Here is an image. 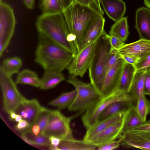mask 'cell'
<instances>
[{
  "mask_svg": "<svg viewBox=\"0 0 150 150\" xmlns=\"http://www.w3.org/2000/svg\"><path fill=\"white\" fill-rule=\"evenodd\" d=\"M51 110L42 107L40 112L34 124L40 127L41 132L47 126Z\"/></svg>",
  "mask_w": 150,
  "mask_h": 150,
  "instance_id": "cell-33",
  "label": "cell"
},
{
  "mask_svg": "<svg viewBox=\"0 0 150 150\" xmlns=\"http://www.w3.org/2000/svg\"><path fill=\"white\" fill-rule=\"evenodd\" d=\"M137 70L134 65L125 62L115 91L129 93Z\"/></svg>",
  "mask_w": 150,
  "mask_h": 150,
  "instance_id": "cell-20",
  "label": "cell"
},
{
  "mask_svg": "<svg viewBox=\"0 0 150 150\" xmlns=\"http://www.w3.org/2000/svg\"><path fill=\"white\" fill-rule=\"evenodd\" d=\"M15 83L16 84L28 85L38 88L40 85L41 79L35 72L25 69L17 74Z\"/></svg>",
  "mask_w": 150,
  "mask_h": 150,
  "instance_id": "cell-24",
  "label": "cell"
},
{
  "mask_svg": "<svg viewBox=\"0 0 150 150\" xmlns=\"http://www.w3.org/2000/svg\"><path fill=\"white\" fill-rule=\"evenodd\" d=\"M23 65L21 59L17 57L8 58L4 59L0 67V68L8 74L12 76L18 74Z\"/></svg>",
  "mask_w": 150,
  "mask_h": 150,
  "instance_id": "cell-28",
  "label": "cell"
},
{
  "mask_svg": "<svg viewBox=\"0 0 150 150\" xmlns=\"http://www.w3.org/2000/svg\"><path fill=\"white\" fill-rule=\"evenodd\" d=\"M40 7L42 14L62 12V9L58 0H40Z\"/></svg>",
  "mask_w": 150,
  "mask_h": 150,
  "instance_id": "cell-31",
  "label": "cell"
},
{
  "mask_svg": "<svg viewBox=\"0 0 150 150\" xmlns=\"http://www.w3.org/2000/svg\"><path fill=\"white\" fill-rule=\"evenodd\" d=\"M125 62L122 58H120L106 73L101 92L102 97L107 96L115 91Z\"/></svg>",
  "mask_w": 150,
  "mask_h": 150,
  "instance_id": "cell-12",
  "label": "cell"
},
{
  "mask_svg": "<svg viewBox=\"0 0 150 150\" xmlns=\"http://www.w3.org/2000/svg\"><path fill=\"white\" fill-rule=\"evenodd\" d=\"M127 17H123L115 22L111 27L109 34L125 42L129 34Z\"/></svg>",
  "mask_w": 150,
  "mask_h": 150,
  "instance_id": "cell-26",
  "label": "cell"
},
{
  "mask_svg": "<svg viewBox=\"0 0 150 150\" xmlns=\"http://www.w3.org/2000/svg\"><path fill=\"white\" fill-rule=\"evenodd\" d=\"M121 145V140L111 141L103 145L97 147L98 150H112L118 148Z\"/></svg>",
  "mask_w": 150,
  "mask_h": 150,
  "instance_id": "cell-38",
  "label": "cell"
},
{
  "mask_svg": "<svg viewBox=\"0 0 150 150\" xmlns=\"http://www.w3.org/2000/svg\"><path fill=\"white\" fill-rule=\"evenodd\" d=\"M38 32L42 33L72 53L74 57L78 51L73 42L67 40L70 33L62 12L42 14L36 23Z\"/></svg>",
  "mask_w": 150,
  "mask_h": 150,
  "instance_id": "cell-2",
  "label": "cell"
},
{
  "mask_svg": "<svg viewBox=\"0 0 150 150\" xmlns=\"http://www.w3.org/2000/svg\"><path fill=\"white\" fill-rule=\"evenodd\" d=\"M49 149L52 150H58L57 146L51 145L49 147Z\"/></svg>",
  "mask_w": 150,
  "mask_h": 150,
  "instance_id": "cell-49",
  "label": "cell"
},
{
  "mask_svg": "<svg viewBox=\"0 0 150 150\" xmlns=\"http://www.w3.org/2000/svg\"><path fill=\"white\" fill-rule=\"evenodd\" d=\"M51 145L54 146L58 147L61 139L57 137L52 136L49 137Z\"/></svg>",
  "mask_w": 150,
  "mask_h": 150,
  "instance_id": "cell-44",
  "label": "cell"
},
{
  "mask_svg": "<svg viewBox=\"0 0 150 150\" xmlns=\"http://www.w3.org/2000/svg\"><path fill=\"white\" fill-rule=\"evenodd\" d=\"M146 71L137 70L134 76L129 93L137 99L139 95L144 93V81Z\"/></svg>",
  "mask_w": 150,
  "mask_h": 150,
  "instance_id": "cell-29",
  "label": "cell"
},
{
  "mask_svg": "<svg viewBox=\"0 0 150 150\" xmlns=\"http://www.w3.org/2000/svg\"><path fill=\"white\" fill-rule=\"evenodd\" d=\"M105 31L98 39L95 54L88 69L90 82L100 93L110 49V44L105 36Z\"/></svg>",
  "mask_w": 150,
  "mask_h": 150,
  "instance_id": "cell-5",
  "label": "cell"
},
{
  "mask_svg": "<svg viewBox=\"0 0 150 150\" xmlns=\"http://www.w3.org/2000/svg\"><path fill=\"white\" fill-rule=\"evenodd\" d=\"M127 130L139 133L150 139V124L145 122L135 128Z\"/></svg>",
  "mask_w": 150,
  "mask_h": 150,
  "instance_id": "cell-36",
  "label": "cell"
},
{
  "mask_svg": "<svg viewBox=\"0 0 150 150\" xmlns=\"http://www.w3.org/2000/svg\"><path fill=\"white\" fill-rule=\"evenodd\" d=\"M62 12L70 33L76 37L74 44L78 52L87 28L94 20L101 15L88 6L74 1Z\"/></svg>",
  "mask_w": 150,
  "mask_h": 150,
  "instance_id": "cell-3",
  "label": "cell"
},
{
  "mask_svg": "<svg viewBox=\"0 0 150 150\" xmlns=\"http://www.w3.org/2000/svg\"><path fill=\"white\" fill-rule=\"evenodd\" d=\"M128 115L122 120L109 126L86 142L97 147L119 138L124 129Z\"/></svg>",
  "mask_w": 150,
  "mask_h": 150,
  "instance_id": "cell-11",
  "label": "cell"
},
{
  "mask_svg": "<svg viewBox=\"0 0 150 150\" xmlns=\"http://www.w3.org/2000/svg\"><path fill=\"white\" fill-rule=\"evenodd\" d=\"M100 3L108 17L115 22L124 17L126 6L122 0H100Z\"/></svg>",
  "mask_w": 150,
  "mask_h": 150,
  "instance_id": "cell-19",
  "label": "cell"
},
{
  "mask_svg": "<svg viewBox=\"0 0 150 150\" xmlns=\"http://www.w3.org/2000/svg\"><path fill=\"white\" fill-rule=\"evenodd\" d=\"M22 119V117L21 115L17 114L15 120L18 122L20 121Z\"/></svg>",
  "mask_w": 150,
  "mask_h": 150,
  "instance_id": "cell-47",
  "label": "cell"
},
{
  "mask_svg": "<svg viewBox=\"0 0 150 150\" xmlns=\"http://www.w3.org/2000/svg\"><path fill=\"white\" fill-rule=\"evenodd\" d=\"M0 85L3 98L4 108L8 114L15 112L25 98L20 93L12 76L0 68Z\"/></svg>",
  "mask_w": 150,
  "mask_h": 150,
  "instance_id": "cell-7",
  "label": "cell"
},
{
  "mask_svg": "<svg viewBox=\"0 0 150 150\" xmlns=\"http://www.w3.org/2000/svg\"><path fill=\"white\" fill-rule=\"evenodd\" d=\"M38 34L35 62L44 71L62 73L71 62L73 54L44 34Z\"/></svg>",
  "mask_w": 150,
  "mask_h": 150,
  "instance_id": "cell-1",
  "label": "cell"
},
{
  "mask_svg": "<svg viewBox=\"0 0 150 150\" xmlns=\"http://www.w3.org/2000/svg\"><path fill=\"white\" fill-rule=\"evenodd\" d=\"M98 38L78 52L67 69L70 76L83 77L94 59Z\"/></svg>",
  "mask_w": 150,
  "mask_h": 150,
  "instance_id": "cell-10",
  "label": "cell"
},
{
  "mask_svg": "<svg viewBox=\"0 0 150 150\" xmlns=\"http://www.w3.org/2000/svg\"><path fill=\"white\" fill-rule=\"evenodd\" d=\"M30 128L29 123L26 120L23 119L15 126V129L18 131L21 132Z\"/></svg>",
  "mask_w": 150,
  "mask_h": 150,
  "instance_id": "cell-40",
  "label": "cell"
},
{
  "mask_svg": "<svg viewBox=\"0 0 150 150\" xmlns=\"http://www.w3.org/2000/svg\"><path fill=\"white\" fill-rule=\"evenodd\" d=\"M76 93L75 89L71 92L63 93L56 99L50 102L49 105L57 107L59 110L68 108L74 100Z\"/></svg>",
  "mask_w": 150,
  "mask_h": 150,
  "instance_id": "cell-27",
  "label": "cell"
},
{
  "mask_svg": "<svg viewBox=\"0 0 150 150\" xmlns=\"http://www.w3.org/2000/svg\"><path fill=\"white\" fill-rule=\"evenodd\" d=\"M133 108L126 111L116 114L102 121L97 122L86 129L83 139L86 142L109 126L122 120L128 115Z\"/></svg>",
  "mask_w": 150,
  "mask_h": 150,
  "instance_id": "cell-17",
  "label": "cell"
},
{
  "mask_svg": "<svg viewBox=\"0 0 150 150\" xmlns=\"http://www.w3.org/2000/svg\"><path fill=\"white\" fill-rule=\"evenodd\" d=\"M144 4L146 7L150 9V0H144Z\"/></svg>",
  "mask_w": 150,
  "mask_h": 150,
  "instance_id": "cell-48",
  "label": "cell"
},
{
  "mask_svg": "<svg viewBox=\"0 0 150 150\" xmlns=\"http://www.w3.org/2000/svg\"><path fill=\"white\" fill-rule=\"evenodd\" d=\"M135 110L143 121L146 122L147 115L150 110V101L144 93L141 94L138 96Z\"/></svg>",
  "mask_w": 150,
  "mask_h": 150,
  "instance_id": "cell-30",
  "label": "cell"
},
{
  "mask_svg": "<svg viewBox=\"0 0 150 150\" xmlns=\"http://www.w3.org/2000/svg\"><path fill=\"white\" fill-rule=\"evenodd\" d=\"M145 122L137 113L134 107L131 110L127 117L124 129H130Z\"/></svg>",
  "mask_w": 150,
  "mask_h": 150,
  "instance_id": "cell-32",
  "label": "cell"
},
{
  "mask_svg": "<svg viewBox=\"0 0 150 150\" xmlns=\"http://www.w3.org/2000/svg\"><path fill=\"white\" fill-rule=\"evenodd\" d=\"M148 114H150V110Z\"/></svg>",
  "mask_w": 150,
  "mask_h": 150,
  "instance_id": "cell-53",
  "label": "cell"
},
{
  "mask_svg": "<svg viewBox=\"0 0 150 150\" xmlns=\"http://www.w3.org/2000/svg\"><path fill=\"white\" fill-rule=\"evenodd\" d=\"M137 70L146 71L150 67V51L134 65Z\"/></svg>",
  "mask_w": 150,
  "mask_h": 150,
  "instance_id": "cell-34",
  "label": "cell"
},
{
  "mask_svg": "<svg viewBox=\"0 0 150 150\" xmlns=\"http://www.w3.org/2000/svg\"><path fill=\"white\" fill-rule=\"evenodd\" d=\"M136 104L125 101L113 103L108 105L100 114L98 122L102 121L118 113L126 111L134 108Z\"/></svg>",
  "mask_w": 150,
  "mask_h": 150,
  "instance_id": "cell-21",
  "label": "cell"
},
{
  "mask_svg": "<svg viewBox=\"0 0 150 150\" xmlns=\"http://www.w3.org/2000/svg\"><path fill=\"white\" fill-rule=\"evenodd\" d=\"M121 55V57L125 61L128 63L134 65L139 61L140 59L132 56Z\"/></svg>",
  "mask_w": 150,
  "mask_h": 150,
  "instance_id": "cell-41",
  "label": "cell"
},
{
  "mask_svg": "<svg viewBox=\"0 0 150 150\" xmlns=\"http://www.w3.org/2000/svg\"><path fill=\"white\" fill-rule=\"evenodd\" d=\"M105 19L103 16L98 15L87 28L80 43L78 52L98 39L105 31Z\"/></svg>",
  "mask_w": 150,
  "mask_h": 150,
  "instance_id": "cell-13",
  "label": "cell"
},
{
  "mask_svg": "<svg viewBox=\"0 0 150 150\" xmlns=\"http://www.w3.org/2000/svg\"><path fill=\"white\" fill-rule=\"evenodd\" d=\"M23 3L29 9H33L35 7V0H23Z\"/></svg>",
  "mask_w": 150,
  "mask_h": 150,
  "instance_id": "cell-43",
  "label": "cell"
},
{
  "mask_svg": "<svg viewBox=\"0 0 150 150\" xmlns=\"http://www.w3.org/2000/svg\"><path fill=\"white\" fill-rule=\"evenodd\" d=\"M42 107L36 99L29 100L25 98L15 112L21 115L23 119L29 123L30 128L34 124Z\"/></svg>",
  "mask_w": 150,
  "mask_h": 150,
  "instance_id": "cell-15",
  "label": "cell"
},
{
  "mask_svg": "<svg viewBox=\"0 0 150 150\" xmlns=\"http://www.w3.org/2000/svg\"><path fill=\"white\" fill-rule=\"evenodd\" d=\"M10 119L12 120H14L16 117L17 114L15 112H10L9 114Z\"/></svg>",
  "mask_w": 150,
  "mask_h": 150,
  "instance_id": "cell-46",
  "label": "cell"
},
{
  "mask_svg": "<svg viewBox=\"0 0 150 150\" xmlns=\"http://www.w3.org/2000/svg\"><path fill=\"white\" fill-rule=\"evenodd\" d=\"M105 36L110 42L111 48L118 50L125 44V42L114 36L107 34L106 32Z\"/></svg>",
  "mask_w": 150,
  "mask_h": 150,
  "instance_id": "cell-37",
  "label": "cell"
},
{
  "mask_svg": "<svg viewBox=\"0 0 150 150\" xmlns=\"http://www.w3.org/2000/svg\"><path fill=\"white\" fill-rule=\"evenodd\" d=\"M150 51V41L140 39L134 42L124 44L117 52L121 55L141 59Z\"/></svg>",
  "mask_w": 150,
  "mask_h": 150,
  "instance_id": "cell-18",
  "label": "cell"
},
{
  "mask_svg": "<svg viewBox=\"0 0 150 150\" xmlns=\"http://www.w3.org/2000/svg\"><path fill=\"white\" fill-rule=\"evenodd\" d=\"M145 95L150 96V71H146L145 77L144 87Z\"/></svg>",
  "mask_w": 150,
  "mask_h": 150,
  "instance_id": "cell-39",
  "label": "cell"
},
{
  "mask_svg": "<svg viewBox=\"0 0 150 150\" xmlns=\"http://www.w3.org/2000/svg\"><path fill=\"white\" fill-rule=\"evenodd\" d=\"M119 138L121 145L125 148L150 150V139L129 130L124 129Z\"/></svg>",
  "mask_w": 150,
  "mask_h": 150,
  "instance_id": "cell-14",
  "label": "cell"
},
{
  "mask_svg": "<svg viewBox=\"0 0 150 150\" xmlns=\"http://www.w3.org/2000/svg\"><path fill=\"white\" fill-rule=\"evenodd\" d=\"M40 79L41 84L39 88L44 90L53 88L65 80L64 76L62 73L48 71H44Z\"/></svg>",
  "mask_w": 150,
  "mask_h": 150,
  "instance_id": "cell-23",
  "label": "cell"
},
{
  "mask_svg": "<svg viewBox=\"0 0 150 150\" xmlns=\"http://www.w3.org/2000/svg\"><path fill=\"white\" fill-rule=\"evenodd\" d=\"M96 2L98 5V6H99L100 8H101V6H100V0H95Z\"/></svg>",
  "mask_w": 150,
  "mask_h": 150,
  "instance_id": "cell-50",
  "label": "cell"
},
{
  "mask_svg": "<svg viewBox=\"0 0 150 150\" xmlns=\"http://www.w3.org/2000/svg\"><path fill=\"white\" fill-rule=\"evenodd\" d=\"M58 148V150H93L97 147L83 139H76L72 135L61 140Z\"/></svg>",
  "mask_w": 150,
  "mask_h": 150,
  "instance_id": "cell-22",
  "label": "cell"
},
{
  "mask_svg": "<svg viewBox=\"0 0 150 150\" xmlns=\"http://www.w3.org/2000/svg\"><path fill=\"white\" fill-rule=\"evenodd\" d=\"M67 81L75 88L77 92L74 100L68 108L70 111H78L80 113L85 112L102 97L91 82H83L70 75Z\"/></svg>",
  "mask_w": 150,
  "mask_h": 150,
  "instance_id": "cell-4",
  "label": "cell"
},
{
  "mask_svg": "<svg viewBox=\"0 0 150 150\" xmlns=\"http://www.w3.org/2000/svg\"><path fill=\"white\" fill-rule=\"evenodd\" d=\"M74 1L88 6L99 14L103 16L104 13L102 8L99 7L95 0H74Z\"/></svg>",
  "mask_w": 150,
  "mask_h": 150,
  "instance_id": "cell-35",
  "label": "cell"
},
{
  "mask_svg": "<svg viewBox=\"0 0 150 150\" xmlns=\"http://www.w3.org/2000/svg\"><path fill=\"white\" fill-rule=\"evenodd\" d=\"M16 21L13 9L0 2V57L8 46L13 35Z\"/></svg>",
  "mask_w": 150,
  "mask_h": 150,
  "instance_id": "cell-8",
  "label": "cell"
},
{
  "mask_svg": "<svg viewBox=\"0 0 150 150\" xmlns=\"http://www.w3.org/2000/svg\"><path fill=\"white\" fill-rule=\"evenodd\" d=\"M137 100L129 93L115 90L111 94L102 97L86 111L81 117L83 124L86 129H88L98 122L100 114L113 103L125 101L136 104Z\"/></svg>",
  "mask_w": 150,
  "mask_h": 150,
  "instance_id": "cell-6",
  "label": "cell"
},
{
  "mask_svg": "<svg viewBox=\"0 0 150 150\" xmlns=\"http://www.w3.org/2000/svg\"><path fill=\"white\" fill-rule=\"evenodd\" d=\"M73 117L65 116L59 110H51L47 125L40 134L47 137H55L61 140L72 135L70 123Z\"/></svg>",
  "mask_w": 150,
  "mask_h": 150,
  "instance_id": "cell-9",
  "label": "cell"
},
{
  "mask_svg": "<svg viewBox=\"0 0 150 150\" xmlns=\"http://www.w3.org/2000/svg\"><path fill=\"white\" fill-rule=\"evenodd\" d=\"M62 9V11L69 6L74 0H58Z\"/></svg>",
  "mask_w": 150,
  "mask_h": 150,
  "instance_id": "cell-42",
  "label": "cell"
},
{
  "mask_svg": "<svg viewBox=\"0 0 150 150\" xmlns=\"http://www.w3.org/2000/svg\"><path fill=\"white\" fill-rule=\"evenodd\" d=\"M30 129L32 132L35 135H38L41 134V131L40 127L37 124H34Z\"/></svg>",
  "mask_w": 150,
  "mask_h": 150,
  "instance_id": "cell-45",
  "label": "cell"
},
{
  "mask_svg": "<svg viewBox=\"0 0 150 150\" xmlns=\"http://www.w3.org/2000/svg\"><path fill=\"white\" fill-rule=\"evenodd\" d=\"M145 122L147 124H150V119Z\"/></svg>",
  "mask_w": 150,
  "mask_h": 150,
  "instance_id": "cell-51",
  "label": "cell"
},
{
  "mask_svg": "<svg viewBox=\"0 0 150 150\" xmlns=\"http://www.w3.org/2000/svg\"><path fill=\"white\" fill-rule=\"evenodd\" d=\"M148 70L149 71H150V68H149L148 69Z\"/></svg>",
  "mask_w": 150,
  "mask_h": 150,
  "instance_id": "cell-52",
  "label": "cell"
},
{
  "mask_svg": "<svg viewBox=\"0 0 150 150\" xmlns=\"http://www.w3.org/2000/svg\"><path fill=\"white\" fill-rule=\"evenodd\" d=\"M21 136L24 141L30 144L49 147L51 145L49 137L41 134L35 135L30 128L21 132Z\"/></svg>",
  "mask_w": 150,
  "mask_h": 150,
  "instance_id": "cell-25",
  "label": "cell"
},
{
  "mask_svg": "<svg viewBox=\"0 0 150 150\" xmlns=\"http://www.w3.org/2000/svg\"><path fill=\"white\" fill-rule=\"evenodd\" d=\"M135 28L140 39L150 41V9L143 7L136 11Z\"/></svg>",
  "mask_w": 150,
  "mask_h": 150,
  "instance_id": "cell-16",
  "label": "cell"
}]
</instances>
